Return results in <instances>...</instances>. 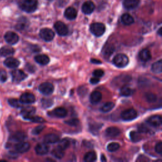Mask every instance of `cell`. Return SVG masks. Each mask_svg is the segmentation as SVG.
<instances>
[{
    "label": "cell",
    "mask_w": 162,
    "mask_h": 162,
    "mask_svg": "<svg viewBox=\"0 0 162 162\" xmlns=\"http://www.w3.org/2000/svg\"><path fill=\"white\" fill-rule=\"evenodd\" d=\"M20 9L27 13H33L38 8L37 0H20L19 2Z\"/></svg>",
    "instance_id": "obj_1"
},
{
    "label": "cell",
    "mask_w": 162,
    "mask_h": 162,
    "mask_svg": "<svg viewBox=\"0 0 162 162\" xmlns=\"http://www.w3.org/2000/svg\"><path fill=\"white\" fill-rule=\"evenodd\" d=\"M129 59L128 56L122 53L117 54L113 59V64L119 68H123L126 67L128 63H129Z\"/></svg>",
    "instance_id": "obj_2"
},
{
    "label": "cell",
    "mask_w": 162,
    "mask_h": 162,
    "mask_svg": "<svg viewBox=\"0 0 162 162\" xmlns=\"http://www.w3.org/2000/svg\"><path fill=\"white\" fill-rule=\"evenodd\" d=\"M106 30L105 25L101 23H93L90 26V31L92 34L97 37H100L105 33Z\"/></svg>",
    "instance_id": "obj_3"
},
{
    "label": "cell",
    "mask_w": 162,
    "mask_h": 162,
    "mask_svg": "<svg viewBox=\"0 0 162 162\" xmlns=\"http://www.w3.org/2000/svg\"><path fill=\"white\" fill-rule=\"evenodd\" d=\"M138 117V112L133 108H129L124 110L121 113L122 120L125 121H131Z\"/></svg>",
    "instance_id": "obj_4"
},
{
    "label": "cell",
    "mask_w": 162,
    "mask_h": 162,
    "mask_svg": "<svg viewBox=\"0 0 162 162\" xmlns=\"http://www.w3.org/2000/svg\"><path fill=\"white\" fill-rule=\"evenodd\" d=\"M39 91L42 95L48 96L52 95L54 91V86L52 84L49 82H43L39 86Z\"/></svg>",
    "instance_id": "obj_5"
},
{
    "label": "cell",
    "mask_w": 162,
    "mask_h": 162,
    "mask_svg": "<svg viewBox=\"0 0 162 162\" xmlns=\"http://www.w3.org/2000/svg\"><path fill=\"white\" fill-rule=\"evenodd\" d=\"M39 36L42 39L49 42L53 39L55 37V33L52 29L48 28H44L40 31Z\"/></svg>",
    "instance_id": "obj_6"
},
{
    "label": "cell",
    "mask_w": 162,
    "mask_h": 162,
    "mask_svg": "<svg viewBox=\"0 0 162 162\" xmlns=\"http://www.w3.org/2000/svg\"><path fill=\"white\" fill-rule=\"evenodd\" d=\"M54 27L58 34L61 36H65L69 33V29H68L67 26L62 22H56L54 25Z\"/></svg>",
    "instance_id": "obj_7"
},
{
    "label": "cell",
    "mask_w": 162,
    "mask_h": 162,
    "mask_svg": "<svg viewBox=\"0 0 162 162\" xmlns=\"http://www.w3.org/2000/svg\"><path fill=\"white\" fill-rule=\"evenodd\" d=\"M5 39L8 43L11 45H15L16 43H17L19 41V36L16 34V33L10 31L8 32L5 34Z\"/></svg>",
    "instance_id": "obj_8"
},
{
    "label": "cell",
    "mask_w": 162,
    "mask_h": 162,
    "mask_svg": "<svg viewBox=\"0 0 162 162\" xmlns=\"http://www.w3.org/2000/svg\"><path fill=\"white\" fill-rule=\"evenodd\" d=\"M20 101L23 104H32L35 102L36 98L31 92H25L21 95Z\"/></svg>",
    "instance_id": "obj_9"
},
{
    "label": "cell",
    "mask_w": 162,
    "mask_h": 162,
    "mask_svg": "<svg viewBox=\"0 0 162 162\" xmlns=\"http://www.w3.org/2000/svg\"><path fill=\"white\" fill-rule=\"evenodd\" d=\"M13 81L19 82L27 77V75L20 70H15L12 72Z\"/></svg>",
    "instance_id": "obj_10"
},
{
    "label": "cell",
    "mask_w": 162,
    "mask_h": 162,
    "mask_svg": "<svg viewBox=\"0 0 162 162\" xmlns=\"http://www.w3.org/2000/svg\"><path fill=\"white\" fill-rule=\"evenodd\" d=\"M95 9V5L91 1H87L82 6V11L84 14L89 15Z\"/></svg>",
    "instance_id": "obj_11"
},
{
    "label": "cell",
    "mask_w": 162,
    "mask_h": 162,
    "mask_svg": "<svg viewBox=\"0 0 162 162\" xmlns=\"http://www.w3.org/2000/svg\"><path fill=\"white\" fill-rule=\"evenodd\" d=\"M31 148V146L29 143L28 142H19L18 144H16L15 145V150L17 151L18 153H23L27 152Z\"/></svg>",
    "instance_id": "obj_12"
},
{
    "label": "cell",
    "mask_w": 162,
    "mask_h": 162,
    "mask_svg": "<svg viewBox=\"0 0 162 162\" xmlns=\"http://www.w3.org/2000/svg\"><path fill=\"white\" fill-rule=\"evenodd\" d=\"M4 64L7 67L10 68V69H16V68H17L19 66L20 62L17 59L13 57H10L5 59Z\"/></svg>",
    "instance_id": "obj_13"
},
{
    "label": "cell",
    "mask_w": 162,
    "mask_h": 162,
    "mask_svg": "<svg viewBox=\"0 0 162 162\" xmlns=\"http://www.w3.org/2000/svg\"><path fill=\"white\" fill-rule=\"evenodd\" d=\"M121 130L118 129L117 127H108L106 129L105 131L106 135L108 136V137L110 138H115L117 137L118 135L121 134Z\"/></svg>",
    "instance_id": "obj_14"
},
{
    "label": "cell",
    "mask_w": 162,
    "mask_h": 162,
    "mask_svg": "<svg viewBox=\"0 0 162 162\" xmlns=\"http://www.w3.org/2000/svg\"><path fill=\"white\" fill-rule=\"evenodd\" d=\"M148 123L153 127H159L161 125L162 119L160 115H153L148 119Z\"/></svg>",
    "instance_id": "obj_15"
},
{
    "label": "cell",
    "mask_w": 162,
    "mask_h": 162,
    "mask_svg": "<svg viewBox=\"0 0 162 162\" xmlns=\"http://www.w3.org/2000/svg\"><path fill=\"white\" fill-rule=\"evenodd\" d=\"M36 112V108L33 106H25L23 107L21 111V114L25 119L26 118L34 115Z\"/></svg>",
    "instance_id": "obj_16"
},
{
    "label": "cell",
    "mask_w": 162,
    "mask_h": 162,
    "mask_svg": "<svg viewBox=\"0 0 162 162\" xmlns=\"http://www.w3.org/2000/svg\"><path fill=\"white\" fill-rule=\"evenodd\" d=\"M139 4V0H124L123 5L127 10H132L137 7Z\"/></svg>",
    "instance_id": "obj_17"
},
{
    "label": "cell",
    "mask_w": 162,
    "mask_h": 162,
    "mask_svg": "<svg viewBox=\"0 0 162 162\" xmlns=\"http://www.w3.org/2000/svg\"><path fill=\"white\" fill-rule=\"evenodd\" d=\"M64 15L67 19H69L70 20H74L77 17V12L75 8L72 7H69L65 10Z\"/></svg>",
    "instance_id": "obj_18"
},
{
    "label": "cell",
    "mask_w": 162,
    "mask_h": 162,
    "mask_svg": "<svg viewBox=\"0 0 162 162\" xmlns=\"http://www.w3.org/2000/svg\"><path fill=\"white\" fill-rule=\"evenodd\" d=\"M35 151L37 154L39 155H46L48 153L49 148L45 144L40 143V144H38L36 146Z\"/></svg>",
    "instance_id": "obj_19"
},
{
    "label": "cell",
    "mask_w": 162,
    "mask_h": 162,
    "mask_svg": "<svg viewBox=\"0 0 162 162\" xmlns=\"http://www.w3.org/2000/svg\"><path fill=\"white\" fill-rule=\"evenodd\" d=\"M139 58L142 62H148L151 58V52L147 49H143L139 53Z\"/></svg>",
    "instance_id": "obj_20"
},
{
    "label": "cell",
    "mask_w": 162,
    "mask_h": 162,
    "mask_svg": "<svg viewBox=\"0 0 162 162\" xmlns=\"http://www.w3.org/2000/svg\"><path fill=\"white\" fill-rule=\"evenodd\" d=\"M90 101L91 103L93 105L98 104L99 102L102 99V95L101 93L99 91H93L91 95H90Z\"/></svg>",
    "instance_id": "obj_21"
},
{
    "label": "cell",
    "mask_w": 162,
    "mask_h": 162,
    "mask_svg": "<svg viewBox=\"0 0 162 162\" xmlns=\"http://www.w3.org/2000/svg\"><path fill=\"white\" fill-rule=\"evenodd\" d=\"M59 141L58 135L55 134H48L44 138V142L47 144H54Z\"/></svg>",
    "instance_id": "obj_22"
},
{
    "label": "cell",
    "mask_w": 162,
    "mask_h": 162,
    "mask_svg": "<svg viewBox=\"0 0 162 162\" xmlns=\"http://www.w3.org/2000/svg\"><path fill=\"white\" fill-rule=\"evenodd\" d=\"M35 60L37 63L41 65H46L49 63L50 59L46 55H39L35 56Z\"/></svg>",
    "instance_id": "obj_23"
},
{
    "label": "cell",
    "mask_w": 162,
    "mask_h": 162,
    "mask_svg": "<svg viewBox=\"0 0 162 162\" xmlns=\"http://www.w3.org/2000/svg\"><path fill=\"white\" fill-rule=\"evenodd\" d=\"M14 53H15L14 49L9 46H6L0 49V55L2 56L12 55Z\"/></svg>",
    "instance_id": "obj_24"
},
{
    "label": "cell",
    "mask_w": 162,
    "mask_h": 162,
    "mask_svg": "<svg viewBox=\"0 0 162 162\" xmlns=\"http://www.w3.org/2000/svg\"><path fill=\"white\" fill-rule=\"evenodd\" d=\"M53 114L58 118H64L67 115V111L65 108L62 107H58L53 111Z\"/></svg>",
    "instance_id": "obj_25"
},
{
    "label": "cell",
    "mask_w": 162,
    "mask_h": 162,
    "mask_svg": "<svg viewBox=\"0 0 162 162\" xmlns=\"http://www.w3.org/2000/svg\"><path fill=\"white\" fill-rule=\"evenodd\" d=\"M121 21L123 23V24L125 25H129L134 23V20L131 15L128 13H125L122 16Z\"/></svg>",
    "instance_id": "obj_26"
},
{
    "label": "cell",
    "mask_w": 162,
    "mask_h": 162,
    "mask_svg": "<svg viewBox=\"0 0 162 162\" xmlns=\"http://www.w3.org/2000/svg\"><path fill=\"white\" fill-rule=\"evenodd\" d=\"M25 138H26V135H25V134L24 132H17L12 135V139L13 141L19 142L23 141L25 139Z\"/></svg>",
    "instance_id": "obj_27"
},
{
    "label": "cell",
    "mask_w": 162,
    "mask_h": 162,
    "mask_svg": "<svg viewBox=\"0 0 162 162\" xmlns=\"http://www.w3.org/2000/svg\"><path fill=\"white\" fill-rule=\"evenodd\" d=\"M151 70L155 74H160L162 72V60L160 59L159 61L153 63L151 66Z\"/></svg>",
    "instance_id": "obj_28"
},
{
    "label": "cell",
    "mask_w": 162,
    "mask_h": 162,
    "mask_svg": "<svg viewBox=\"0 0 162 162\" xmlns=\"http://www.w3.org/2000/svg\"><path fill=\"white\" fill-rule=\"evenodd\" d=\"M97 159V155L95 151H89L84 156V160L86 162L95 161Z\"/></svg>",
    "instance_id": "obj_29"
},
{
    "label": "cell",
    "mask_w": 162,
    "mask_h": 162,
    "mask_svg": "<svg viewBox=\"0 0 162 162\" xmlns=\"http://www.w3.org/2000/svg\"><path fill=\"white\" fill-rule=\"evenodd\" d=\"M114 106H115V103L113 102L109 101L102 106L101 108H100V110L103 113H107L112 110L114 108Z\"/></svg>",
    "instance_id": "obj_30"
},
{
    "label": "cell",
    "mask_w": 162,
    "mask_h": 162,
    "mask_svg": "<svg viewBox=\"0 0 162 162\" xmlns=\"http://www.w3.org/2000/svg\"><path fill=\"white\" fill-rule=\"evenodd\" d=\"M134 91L128 86H123L121 89V95L123 96H129L133 95Z\"/></svg>",
    "instance_id": "obj_31"
},
{
    "label": "cell",
    "mask_w": 162,
    "mask_h": 162,
    "mask_svg": "<svg viewBox=\"0 0 162 162\" xmlns=\"http://www.w3.org/2000/svg\"><path fill=\"white\" fill-rule=\"evenodd\" d=\"M52 155L54 157L56 158H58V159H61L63 157L65 153H64V150L60 149L59 148L57 147L56 148L54 149L52 152Z\"/></svg>",
    "instance_id": "obj_32"
},
{
    "label": "cell",
    "mask_w": 162,
    "mask_h": 162,
    "mask_svg": "<svg viewBox=\"0 0 162 162\" xmlns=\"http://www.w3.org/2000/svg\"><path fill=\"white\" fill-rule=\"evenodd\" d=\"M70 144V141L68 139H63L61 141H58V147L63 150H65L69 147Z\"/></svg>",
    "instance_id": "obj_33"
},
{
    "label": "cell",
    "mask_w": 162,
    "mask_h": 162,
    "mask_svg": "<svg viewBox=\"0 0 162 162\" xmlns=\"http://www.w3.org/2000/svg\"><path fill=\"white\" fill-rule=\"evenodd\" d=\"M145 99L146 100L149 102V103H155V102L157 99V97L156 95H155L154 93L153 92H147L145 94Z\"/></svg>",
    "instance_id": "obj_34"
},
{
    "label": "cell",
    "mask_w": 162,
    "mask_h": 162,
    "mask_svg": "<svg viewBox=\"0 0 162 162\" xmlns=\"http://www.w3.org/2000/svg\"><path fill=\"white\" fill-rule=\"evenodd\" d=\"M120 148V144L117 142L110 143L107 146V149L110 152H114Z\"/></svg>",
    "instance_id": "obj_35"
},
{
    "label": "cell",
    "mask_w": 162,
    "mask_h": 162,
    "mask_svg": "<svg viewBox=\"0 0 162 162\" xmlns=\"http://www.w3.org/2000/svg\"><path fill=\"white\" fill-rule=\"evenodd\" d=\"M130 137H131V139L134 142H138L141 139V137L140 134L138 132H135V131L131 132Z\"/></svg>",
    "instance_id": "obj_36"
},
{
    "label": "cell",
    "mask_w": 162,
    "mask_h": 162,
    "mask_svg": "<svg viewBox=\"0 0 162 162\" xmlns=\"http://www.w3.org/2000/svg\"><path fill=\"white\" fill-rule=\"evenodd\" d=\"M8 103H9L12 106L15 107V108L21 107L22 104L20 102V101L16 99H14V98L8 99Z\"/></svg>",
    "instance_id": "obj_37"
},
{
    "label": "cell",
    "mask_w": 162,
    "mask_h": 162,
    "mask_svg": "<svg viewBox=\"0 0 162 162\" xmlns=\"http://www.w3.org/2000/svg\"><path fill=\"white\" fill-rule=\"evenodd\" d=\"M25 119H26V120L31 121L33 122H36V123H44L45 122L44 118H42L39 117H34L33 115L30 116Z\"/></svg>",
    "instance_id": "obj_38"
},
{
    "label": "cell",
    "mask_w": 162,
    "mask_h": 162,
    "mask_svg": "<svg viewBox=\"0 0 162 162\" xmlns=\"http://www.w3.org/2000/svg\"><path fill=\"white\" fill-rule=\"evenodd\" d=\"M65 124L70 126H77L79 124V121L77 118H72L70 120L65 121Z\"/></svg>",
    "instance_id": "obj_39"
},
{
    "label": "cell",
    "mask_w": 162,
    "mask_h": 162,
    "mask_svg": "<svg viewBox=\"0 0 162 162\" xmlns=\"http://www.w3.org/2000/svg\"><path fill=\"white\" fill-rule=\"evenodd\" d=\"M53 104V102L51 99H43L42 100V105L45 108H49Z\"/></svg>",
    "instance_id": "obj_40"
},
{
    "label": "cell",
    "mask_w": 162,
    "mask_h": 162,
    "mask_svg": "<svg viewBox=\"0 0 162 162\" xmlns=\"http://www.w3.org/2000/svg\"><path fill=\"white\" fill-rule=\"evenodd\" d=\"M44 129H45V126H43V125L38 126L32 130V134H34V135H38V134H40L42 131H43Z\"/></svg>",
    "instance_id": "obj_41"
},
{
    "label": "cell",
    "mask_w": 162,
    "mask_h": 162,
    "mask_svg": "<svg viewBox=\"0 0 162 162\" xmlns=\"http://www.w3.org/2000/svg\"><path fill=\"white\" fill-rule=\"evenodd\" d=\"M93 75L95 77H98V78H100V77H102L105 74L103 70H102L101 69H97V70H95V71L93 72L92 73Z\"/></svg>",
    "instance_id": "obj_42"
},
{
    "label": "cell",
    "mask_w": 162,
    "mask_h": 162,
    "mask_svg": "<svg viewBox=\"0 0 162 162\" xmlns=\"http://www.w3.org/2000/svg\"><path fill=\"white\" fill-rule=\"evenodd\" d=\"M101 124H94V125H90V131L93 133V132H98L99 129L101 128Z\"/></svg>",
    "instance_id": "obj_43"
},
{
    "label": "cell",
    "mask_w": 162,
    "mask_h": 162,
    "mask_svg": "<svg viewBox=\"0 0 162 162\" xmlns=\"http://www.w3.org/2000/svg\"><path fill=\"white\" fill-rule=\"evenodd\" d=\"M7 80V74L3 70H0V82H5Z\"/></svg>",
    "instance_id": "obj_44"
},
{
    "label": "cell",
    "mask_w": 162,
    "mask_h": 162,
    "mask_svg": "<svg viewBox=\"0 0 162 162\" xmlns=\"http://www.w3.org/2000/svg\"><path fill=\"white\" fill-rule=\"evenodd\" d=\"M155 149L157 153H158V154L160 155H161V153H162V142H159L157 144Z\"/></svg>",
    "instance_id": "obj_45"
},
{
    "label": "cell",
    "mask_w": 162,
    "mask_h": 162,
    "mask_svg": "<svg viewBox=\"0 0 162 162\" xmlns=\"http://www.w3.org/2000/svg\"><path fill=\"white\" fill-rule=\"evenodd\" d=\"M99 82V79L98 77H95L91 78V80H90V82L91 84H96Z\"/></svg>",
    "instance_id": "obj_46"
},
{
    "label": "cell",
    "mask_w": 162,
    "mask_h": 162,
    "mask_svg": "<svg viewBox=\"0 0 162 162\" xmlns=\"http://www.w3.org/2000/svg\"><path fill=\"white\" fill-rule=\"evenodd\" d=\"M139 129L141 132H146L148 131V129L146 128V127L144 126L143 125H142L141 127H139Z\"/></svg>",
    "instance_id": "obj_47"
},
{
    "label": "cell",
    "mask_w": 162,
    "mask_h": 162,
    "mask_svg": "<svg viewBox=\"0 0 162 162\" xmlns=\"http://www.w3.org/2000/svg\"><path fill=\"white\" fill-rule=\"evenodd\" d=\"M91 62H92V63H95V64H101L102 62L98 59H91Z\"/></svg>",
    "instance_id": "obj_48"
},
{
    "label": "cell",
    "mask_w": 162,
    "mask_h": 162,
    "mask_svg": "<svg viewBox=\"0 0 162 162\" xmlns=\"http://www.w3.org/2000/svg\"><path fill=\"white\" fill-rule=\"evenodd\" d=\"M101 161H106V158H105L104 155H102L101 157Z\"/></svg>",
    "instance_id": "obj_49"
},
{
    "label": "cell",
    "mask_w": 162,
    "mask_h": 162,
    "mask_svg": "<svg viewBox=\"0 0 162 162\" xmlns=\"http://www.w3.org/2000/svg\"><path fill=\"white\" fill-rule=\"evenodd\" d=\"M158 34L161 36V28H160V29L158 30Z\"/></svg>",
    "instance_id": "obj_50"
}]
</instances>
